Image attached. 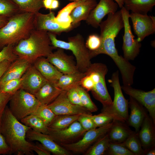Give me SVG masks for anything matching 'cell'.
Masks as SVG:
<instances>
[{
    "label": "cell",
    "mask_w": 155,
    "mask_h": 155,
    "mask_svg": "<svg viewBox=\"0 0 155 155\" xmlns=\"http://www.w3.org/2000/svg\"><path fill=\"white\" fill-rule=\"evenodd\" d=\"M121 144L134 155H141L144 153L137 134L135 132H133L124 142Z\"/></svg>",
    "instance_id": "34"
},
{
    "label": "cell",
    "mask_w": 155,
    "mask_h": 155,
    "mask_svg": "<svg viewBox=\"0 0 155 155\" xmlns=\"http://www.w3.org/2000/svg\"><path fill=\"white\" fill-rule=\"evenodd\" d=\"M110 142L107 133L94 142L84 154L85 155L106 154Z\"/></svg>",
    "instance_id": "31"
},
{
    "label": "cell",
    "mask_w": 155,
    "mask_h": 155,
    "mask_svg": "<svg viewBox=\"0 0 155 155\" xmlns=\"http://www.w3.org/2000/svg\"><path fill=\"white\" fill-rule=\"evenodd\" d=\"M32 64L27 61L18 57L11 63L0 79V88L9 81L21 78Z\"/></svg>",
    "instance_id": "20"
},
{
    "label": "cell",
    "mask_w": 155,
    "mask_h": 155,
    "mask_svg": "<svg viewBox=\"0 0 155 155\" xmlns=\"http://www.w3.org/2000/svg\"><path fill=\"white\" fill-rule=\"evenodd\" d=\"M12 94L0 92V127L5 109Z\"/></svg>",
    "instance_id": "45"
},
{
    "label": "cell",
    "mask_w": 155,
    "mask_h": 155,
    "mask_svg": "<svg viewBox=\"0 0 155 155\" xmlns=\"http://www.w3.org/2000/svg\"><path fill=\"white\" fill-rule=\"evenodd\" d=\"M63 90L47 81L34 95L41 104L48 105L53 102Z\"/></svg>",
    "instance_id": "24"
},
{
    "label": "cell",
    "mask_w": 155,
    "mask_h": 155,
    "mask_svg": "<svg viewBox=\"0 0 155 155\" xmlns=\"http://www.w3.org/2000/svg\"><path fill=\"white\" fill-rule=\"evenodd\" d=\"M26 138L41 143L51 153L55 155H69L70 152L56 142L48 134L36 132L30 129L27 132Z\"/></svg>",
    "instance_id": "18"
},
{
    "label": "cell",
    "mask_w": 155,
    "mask_h": 155,
    "mask_svg": "<svg viewBox=\"0 0 155 155\" xmlns=\"http://www.w3.org/2000/svg\"><path fill=\"white\" fill-rule=\"evenodd\" d=\"M108 69L101 63H91L82 79L80 86L90 91L94 98L100 102L103 108L111 106L113 101L107 90L105 76Z\"/></svg>",
    "instance_id": "4"
},
{
    "label": "cell",
    "mask_w": 155,
    "mask_h": 155,
    "mask_svg": "<svg viewBox=\"0 0 155 155\" xmlns=\"http://www.w3.org/2000/svg\"><path fill=\"white\" fill-rule=\"evenodd\" d=\"M21 89L34 95L47 81L32 64L21 77Z\"/></svg>",
    "instance_id": "17"
},
{
    "label": "cell",
    "mask_w": 155,
    "mask_h": 155,
    "mask_svg": "<svg viewBox=\"0 0 155 155\" xmlns=\"http://www.w3.org/2000/svg\"><path fill=\"white\" fill-rule=\"evenodd\" d=\"M18 7L20 12L36 14L44 8L43 0H12Z\"/></svg>",
    "instance_id": "32"
},
{
    "label": "cell",
    "mask_w": 155,
    "mask_h": 155,
    "mask_svg": "<svg viewBox=\"0 0 155 155\" xmlns=\"http://www.w3.org/2000/svg\"><path fill=\"white\" fill-rule=\"evenodd\" d=\"M53 0H43V3L44 7L46 9L51 10V7Z\"/></svg>",
    "instance_id": "50"
},
{
    "label": "cell",
    "mask_w": 155,
    "mask_h": 155,
    "mask_svg": "<svg viewBox=\"0 0 155 155\" xmlns=\"http://www.w3.org/2000/svg\"><path fill=\"white\" fill-rule=\"evenodd\" d=\"M121 89L147 110L149 116L155 124V88L145 92L133 88L131 86L123 85Z\"/></svg>",
    "instance_id": "13"
},
{
    "label": "cell",
    "mask_w": 155,
    "mask_h": 155,
    "mask_svg": "<svg viewBox=\"0 0 155 155\" xmlns=\"http://www.w3.org/2000/svg\"><path fill=\"white\" fill-rule=\"evenodd\" d=\"M47 60L63 74L74 73L79 71L72 56L69 55L63 49L58 48L46 57Z\"/></svg>",
    "instance_id": "16"
},
{
    "label": "cell",
    "mask_w": 155,
    "mask_h": 155,
    "mask_svg": "<svg viewBox=\"0 0 155 155\" xmlns=\"http://www.w3.org/2000/svg\"><path fill=\"white\" fill-rule=\"evenodd\" d=\"M124 23V34L123 36L122 49L123 57L128 61L133 60L138 55L141 44L135 39L131 31L129 19V13L123 6L121 9Z\"/></svg>",
    "instance_id": "10"
},
{
    "label": "cell",
    "mask_w": 155,
    "mask_h": 155,
    "mask_svg": "<svg viewBox=\"0 0 155 155\" xmlns=\"http://www.w3.org/2000/svg\"><path fill=\"white\" fill-rule=\"evenodd\" d=\"M14 46L12 45H8L0 51V63L5 60L13 62L18 58L13 52Z\"/></svg>",
    "instance_id": "41"
},
{
    "label": "cell",
    "mask_w": 155,
    "mask_h": 155,
    "mask_svg": "<svg viewBox=\"0 0 155 155\" xmlns=\"http://www.w3.org/2000/svg\"><path fill=\"white\" fill-rule=\"evenodd\" d=\"M20 12L18 7L12 0H0V15L10 18Z\"/></svg>",
    "instance_id": "35"
},
{
    "label": "cell",
    "mask_w": 155,
    "mask_h": 155,
    "mask_svg": "<svg viewBox=\"0 0 155 155\" xmlns=\"http://www.w3.org/2000/svg\"><path fill=\"white\" fill-rule=\"evenodd\" d=\"M97 3L96 0H89L84 1L75 7L70 15L72 25L75 27L81 21L86 20Z\"/></svg>",
    "instance_id": "25"
},
{
    "label": "cell",
    "mask_w": 155,
    "mask_h": 155,
    "mask_svg": "<svg viewBox=\"0 0 155 155\" xmlns=\"http://www.w3.org/2000/svg\"><path fill=\"white\" fill-rule=\"evenodd\" d=\"M9 18L4 16L0 15V28L7 23Z\"/></svg>",
    "instance_id": "49"
},
{
    "label": "cell",
    "mask_w": 155,
    "mask_h": 155,
    "mask_svg": "<svg viewBox=\"0 0 155 155\" xmlns=\"http://www.w3.org/2000/svg\"><path fill=\"white\" fill-rule=\"evenodd\" d=\"M48 33L53 47L71 51L75 58L78 71L85 73L91 63V58L83 36L78 34L69 37L67 42L57 39V35L54 33L49 32Z\"/></svg>",
    "instance_id": "5"
},
{
    "label": "cell",
    "mask_w": 155,
    "mask_h": 155,
    "mask_svg": "<svg viewBox=\"0 0 155 155\" xmlns=\"http://www.w3.org/2000/svg\"><path fill=\"white\" fill-rule=\"evenodd\" d=\"M20 121L35 131L48 134L49 127L40 118L35 115H29L22 119Z\"/></svg>",
    "instance_id": "30"
},
{
    "label": "cell",
    "mask_w": 155,
    "mask_h": 155,
    "mask_svg": "<svg viewBox=\"0 0 155 155\" xmlns=\"http://www.w3.org/2000/svg\"><path fill=\"white\" fill-rule=\"evenodd\" d=\"M101 40L100 36L96 34L90 35L88 36L85 45L90 51H94L100 47Z\"/></svg>",
    "instance_id": "43"
},
{
    "label": "cell",
    "mask_w": 155,
    "mask_h": 155,
    "mask_svg": "<svg viewBox=\"0 0 155 155\" xmlns=\"http://www.w3.org/2000/svg\"><path fill=\"white\" fill-rule=\"evenodd\" d=\"M120 121L114 120L107 133L111 142L121 143L133 133L128 127Z\"/></svg>",
    "instance_id": "26"
},
{
    "label": "cell",
    "mask_w": 155,
    "mask_h": 155,
    "mask_svg": "<svg viewBox=\"0 0 155 155\" xmlns=\"http://www.w3.org/2000/svg\"><path fill=\"white\" fill-rule=\"evenodd\" d=\"M12 62L8 60H5L0 63V79Z\"/></svg>",
    "instance_id": "48"
},
{
    "label": "cell",
    "mask_w": 155,
    "mask_h": 155,
    "mask_svg": "<svg viewBox=\"0 0 155 155\" xmlns=\"http://www.w3.org/2000/svg\"><path fill=\"white\" fill-rule=\"evenodd\" d=\"M32 64L48 82L55 86L63 74L44 57L38 58Z\"/></svg>",
    "instance_id": "21"
},
{
    "label": "cell",
    "mask_w": 155,
    "mask_h": 155,
    "mask_svg": "<svg viewBox=\"0 0 155 155\" xmlns=\"http://www.w3.org/2000/svg\"><path fill=\"white\" fill-rule=\"evenodd\" d=\"M107 154L110 155H134L121 144L110 142Z\"/></svg>",
    "instance_id": "38"
},
{
    "label": "cell",
    "mask_w": 155,
    "mask_h": 155,
    "mask_svg": "<svg viewBox=\"0 0 155 155\" xmlns=\"http://www.w3.org/2000/svg\"><path fill=\"white\" fill-rule=\"evenodd\" d=\"M35 14L20 12L10 17L0 28V50L9 45H15L29 36L34 26Z\"/></svg>",
    "instance_id": "3"
},
{
    "label": "cell",
    "mask_w": 155,
    "mask_h": 155,
    "mask_svg": "<svg viewBox=\"0 0 155 155\" xmlns=\"http://www.w3.org/2000/svg\"><path fill=\"white\" fill-rule=\"evenodd\" d=\"M9 102L10 110L19 121L33 114L41 104L34 95L21 89L12 95Z\"/></svg>",
    "instance_id": "7"
},
{
    "label": "cell",
    "mask_w": 155,
    "mask_h": 155,
    "mask_svg": "<svg viewBox=\"0 0 155 155\" xmlns=\"http://www.w3.org/2000/svg\"><path fill=\"white\" fill-rule=\"evenodd\" d=\"M109 81L114 89V100L111 106L102 108L101 111L109 114L113 117L114 120L124 123L127 121L129 116V101L125 98L122 92L118 71L113 73Z\"/></svg>",
    "instance_id": "8"
},
{
    "label": "cell",
    "mask_w": 155,
    "mask_h": 155,
    "mask_svg": "<svg viewBox=\"0 0 155 155\" xmlns=\"http://www.w3.org/2000/svg\"><path fill=\"white\" fill-rule=\"evenodd\" d=\"M54 48L48 32L34 29L28 37L14 45L13 50L18 57L32 64L38 58L47 57Z\"/></svg>",
    "instance_id": "2"
},
{
    "label": "cell",
    "mask_w": 155,
    "mask_h": 155,
    "mask_svg": "<svg viewBox=\"0 0 155 155\" xmlns=\"http://www.w3.org/2000/svg\"><path fill=\"white\" fill-rule=\"evenodd\" d=\"M80 115H57L48 127L54 130L63 129L78 120Z\"/></svg>",
    "instance_id": "33"
},
{
    "label": "cell",
    "mask_w": 155,
    "mask_h": 155,
    "mask_svg": "<svg viewBox=\"0 0 155 155\" xmlns=\"http://www.w3.org/2000/svg\"><path fill=\"white\" fill-rule=\"evenodd\" d=\"M32 150L38 155H50L51 153L40 142L33 144Z\"/></svg>",
    "instance_id": "46"
},
{
    "label": "cell",
    "mask_w": 155,
    "mask_h": 155,
    "mask_svg": "<svg viewBox=\"0 0 155 155\" xmlns=\"http://www.w3.org/2000/svg\"><path fill=\"white\" fill-rule=\"evenodd\" d=\"M81 1H88V0H80Z\"/></svg>",
    "instance_id": "55"
},
{
    "label": "cell",
    "mask_w": 155,
    "mask_h": 155,
    "mask_svg": "<svg viewBox=\"0 0 155 155\" xmlns=\"http://www.w3.org/2000/svg\"><path fill=\"white\" fill-rule=\"evenodd\" d=\"M91 117L96 127L106 125L114 121L113 117L104 111L96 115H91Z\"/></svg>",
    "instance_id": "40"
},
{
    "label": "cell",
    "mask_w": 155,
    "mask_h": 155,
    "mask_svg": "<svg viewBox=\"0 0 155 155\" xmlns=\"http://www.w3.org/2000/svg\"><path fill=\"white\" fill-rule=\"evenodd\" d=\"M99 27L101 45L97 50L90 51L91 58L100 54H105L108 51L116 48L115 38L124 28L121 10L107 15V19L102 21Z\"/></svg>",
    "instance_id": "6"
},
{
    "label": "cell",
    "mask_w": 155,
    "mask_h": 155,
    "mask_svg": "<svg viewBox=\"0 0 155 155\" xmlns=\"http://www.w3.org/2000/svg\"><path fill=\"white\" fill-rule=\"evenodd\" d=\"M31 129L17 120L6 106L0 127V133L10 149L9 154L33 155V144L26 140V134Z\"/></svg>",
    "instance_id": "1"
},
{
    "label": "cell",
    "mask_w": 155,
    "mask_h": 155,
    "mask_svg": "<svg viewBox=\"0 0 155 155\" xmlns=\"http://www.w3.org/2000/svg\"><path fill=\"white\" fill-rule=\"evenodd\" d=\"M155 5V0H124L123 6L128 11L147 14Z\"/></svg>",
    "instance_id": "28"
},
{
    "label": "cell",
    "mask_w": 155,
    "mask_h": 155,
    "mask_svg": "<svg viewBox=\"0 0 155 155\" xmlns=\"http://www.w3.org/2000/svg\"><path fill=\"white\" fill-rule=\"evenodd\" d=\"M129 106L130 109V113L127 121L130 125L134 128L135 132L137 133L147 114L143 106L131 97L129 102Z\"/></svg>",
    "instance_id": "23"
},
{
    "label": "cell",
    "mask_w": 155,
    "mask_h": 155,
    "mask_svg": "<svg viewBox=\"0 0 155 155\" xmlns=\"http://www.w3.org/2000/svg\"><path fill=\"white\" fill-rule=\"evenodd\" d=\"M69 0L73 2V1H78L80 0Z\"/></svg>",
    "instance_id": "54"
},
{
    "label": "cell",
    "mask_w": 155,
    "mask_h": 155,
    "mask_svg": "<svg viewBox=\"0 0 155 155\" xmlns=\"http://www.w3.org/2000/svg\"><path fill=\"white\" fill-rule=\"evenodd\" d=\"M77 88L82 106L91 113L96 111L98 108L91 100L88 92L80 85L78 86Z\"/></svg>",
    "instance_id": "36"
},
{
    "label": "cell",
    "mask_w": 155,
    "mask_h": 155,
    "mask_svg": "<svg viewBox=\"0 0 155 155\" xmlns=\"http://www.w3.org/2000/svg\"><path fill=\"white\" fill-rule=\"evenodd\" d=\"M55 17L54 12L51 10L49 13L46 14L39 12L35 14V29L51 32L56 35L71 30V29L69 28H63L55 22L54 20Z\"/></svg>",
    "instance_id": "19"
},
{
    "label": "cell",
    "mask_w": 155,
    "mask_h": 155,
    "mask_svg": "<svg viewBox=\"0 0 155 155\" xmlns=\"http://www.w3.org/2000/svg\"><path fill=\"white\" fill-rule=\"evenodd\" d=\"M77 86L73 87L66 91L68 99L71 103L75 105L82 106L79 94L77 89Z\"/></svg>",
    "instance_id": "44"
},
{
    "label": "cell",
    "mask_w": 155,
    "mask_h": 155,
    "mask_svg": "<svg viewBox=\"0 0 155 155\" xmlns=\"http://www.w3.org/2000/svg\"><path fill=\"white\" fill-rule=\"evenodd\" d=\"M22 79L11 80L4 84L0 88V92L13 94L21 88Z\"/></svg>",
    "instance_id": "39"
},
{
    "label": "cell",
    "mask_w": 155,
    "mask_h": 155,
    "mask_svg": "<svg viewBox=\"0 0 155 155\" xmlns=\"http://www.w3.org/2000/svg\"><path fill=\"white\" fill-rule=\"evenodd\" d=\"M84 73L79 71L72 73L63 74L59 78L55 86L62 90L67 91L80 85Z\"/></svg>",
    "instance_id": "29"
},
{
    "label": "cell",
    "mask_w": 155,
    "mask_h": 155,
    "mask_svg": "<svg viewBox=\"0 0 155 155\" xmlns=\"http://www.w3.org/2000/svg\"><path fill=\"white\" fill-rule=\"evenodd\" d=\"M84 1L79 0L68 4L58 12L54 19V22L64 28L72 29L75 27L72 25V20L70 15L75 7Z\"/></svg>",
    "instance_id": "27"
},
{
    "label": "cell",
    "mask_w": 155,
    "mask_h": 155,
    "mask_svg": "<svg viewBox=\"0 0 155 155\" xmlns=\"http://www.w3.org/2000/svg\"><path fill=\"white\" fill-rule=\"evenodd\" d=\"M118 7L114 0H100L90 13L86 22L88 25L97 28L105 16L117 12Z\"/></svg>",
    "instance_id": "15"
},
{
    "label": "cell",
    "mask_w": 155,
    "mask_h": 155,
    "mask_svg": "<svg viewBox=\"0 0 155 155\" xmlns=\"http://www.w3.org/2000/svg\"><path fill=\"white\" fill-rule=\"evenodd\" d=\"M135 34L139 42L155 32V17L147 14L132 12L129 13Z\"/></svg>",
    "instance_id": "11"
},
{
    "label": "cell",
    "mask_w": 155,
    "mask_h": 155,
    "mask_svg": "<svg viewBox=\"0 0 155 155\" xmlns=\"http://www.w3.org/2000/svg\"><path fill=\"white\" fill-rule=\"evenodd\" d=\"M118 4L119 7L121 8L123 6L124 0H114Z\"/></svg>",
    "instance_id": "52"
},
{
    "label": "cell",
    "mask_w": 155,
    "mask_h": 155,
    "mask_svg": "<svg viewBox=\"0 0 155 155\" xmlns=\"http://www.w3.org/2000/svg\"><path fill=\"white\" fill-rule=\"evenodd\" d=\"M33 114L40 118L48 126L57 115L47 105L42 104H40Z\"/></svg>",
    "instance_id": "37"
},
{
    "label": "cell",
    "mask_w": 155,
    "mask_h": 155,
    "mask_svg": "<svg viewBox=\"0 0 155 155\" xmlns=\"http://www.w3.org/2000/svg\"><path fill=\"white\" fill-rule=\"evenodd\" d=\"M47 106L57 115L92 114L84 107L71 103L68 99L65 90H63L58 97Z\"/></svg>",
    "instance_id": "12"
},
{
    "label": "cell",
    "mask_w": 155,
    "mask_h": 155,
    "mask_svg": "<svg viewBox=\"0 0 155 155\" xmlns=\"http://www.w3.org/2000/svg\"><path fill=\"white\" fill-rule=\"evenodd\" d=\"M59 5V3L58 0H53L51 7V10L57 8Z\"/></svg>",
    "instance_id": "51"
},
{
    "label": "cell",
    "mask_w": 155,
    "mask_h": 155,
    "mask_svg": "<svg viewBox=\"0 0 155 155\" xmlns=\"http://www.w3.org/2000/svg\"><path fill=\"white\" fill-rule=\"evenodd\" d=\"M146 154L147 155H155V150L154 148H152L148 152H147Z\"/></svg>",
    "instance_id": "53"
},
{
    "label": "cell",
    "mask_w": 155,
    "mask_h": 155,
    "mask_svg": "<svg viewBox=\"0 0 155 155\" xmlns=\"http://www.w3.org/2000/svg\"><path fill=\"white\" fill-rule=\"evenodd\" d=\"M10 148L3 135L0 133V154H9Z\"/></svg>",
    "instance_id": "47"
},
{
    "label": "cell",
    "mask_w": 155,
    "mask_h": 155,
    "mask_svg": "<svg viewBox=\"0 0 155 155\" xmlns=\"http://www.w3.org/2000/svg\"><path fill=\"white\" fill-rule=\"evenodd\" d=\"M86 131L77 120L67 128L61 130H54L49 127L48 134L61 145L74 142L75 140L82 137Z\"/></svg>",
    "instance_id": "14"
},
{
    "label": "cell",
    "mask_w": 155,
    "mask_h": 155,
    "mask_svg": "<svg viewBox=\"0 0 155 155\" xmlns=\"http://www.w3.org/2000/svg\"><path fill=\"white\" fill-rule=\"evenodd\" d=\"M91 115L86 114H80L77 120L86 131L97 128L91 117Z\"/></svg>",
    "instance_id": "42"
},
{
    "label": "cell",
    "mask_w": 155,
    "mask_h": 155,
    "mask_svg": "<svg viewBox=\"0 0 155 155\" xmlns=\"http://www.w3.org/2000/svg\"><path fill=\"white\" fill-rule=\"evenodd\" d=\"M155 125L150 117L147 114L137 134L142 147L147 148L154 146Z\"/></svg>",
    "instance_id": "22"
},
{
    "label": "cell",
    "mask_w": 155,
    "mask_h": 155,
    "mask_svg": "<svg viewBox=\"0 0 155 155\" xmlns=\"http://www.w3.org/2000/svg\"><path fill=\"white\" fill-rule=\"evenodd\" d=\"M113 121L105 125L86 131L77 142L60 145L70 152L84 154L94 142L108 133Z\"/></svg>",
    "instance_id": "9"
}]
</instances>
